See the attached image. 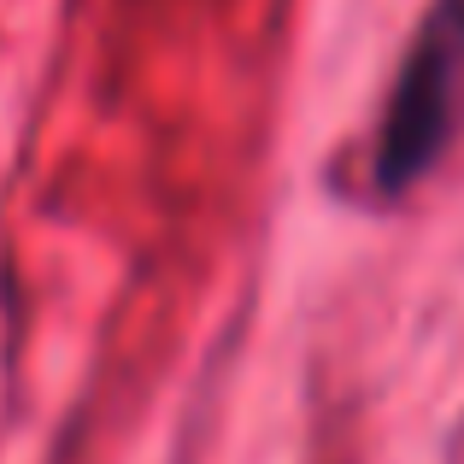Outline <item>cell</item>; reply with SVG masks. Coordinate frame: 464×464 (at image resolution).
Returning a JSON list of instances; mask_svg holds the SVG:
<instances>
[{"label": "cell", "mask_w": 464, "mask_h": 464, "mask_svg": "<svg viewBox=\"0 0 464 464\" xmlns=\"http://www.w3.org/2000/svg\"><path fill=\"white\" fill-rule=\"evenodd\" d=\"M459 65H464V0H435L411 35V53L376 124L371 177L376 194H406L435 170L459 124Z\"/></svg>", "instance_id": "1"}]
</instances>
